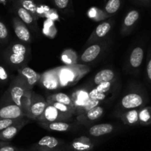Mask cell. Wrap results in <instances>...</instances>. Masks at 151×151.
<instances>
[{"instance_id": "cell-1", "label": "cell", "mask_w": 151, "mask_h": 151, "mask_svg": "<svg viewBox=\"0 0 151 151\" xmlns=\"http://www.w3.org/2000/svg\"><path fill=\"white\" fill-rule=\"evenodd\" d=\"M32 93L33 88H31L25 80L19 75L10 82L9 88L1 97V104L14 103L24 111L27 116L30 105Z\"/></svg>"}, {"instance_id": "cell-2", "label": "cell", "mask_w": 151, "mask_h": 151, "mask_svg": "<svg viewBox=\"0 0 151 151\" xmlns=\"http://www.w3.org/2000/svg\"><path fill=\"white\" fill-rule=\"evenodd\" d=\"M30 55V49L25 43L13 42L2 52L3 60L10 67L18 70L25 66Z\"/></svg>"}, {"instance_id": "cell-3", "label": "cell", "mask_w": 151, "mask_h": 151, "mask_svg": "<svg viewBox=\"0 0 151 151\" xmlns=\"http://www.w3.org/2000/svg\"><path fill=\"white\" fill-rule=\"evenodd\" d=\"M148 102L149 97L144 87L141 84H136L120 100L118 106L120 116L128 110L144 107Z\"/></svg>"}, {"instance_id": "cell-4", "label": "cell", "mask_w": 151, "mask_h": 151, "mask_svg": "<svg viewBox=\"0 0 151 151\" xmlns=\"http://www.w3.org/2000/svg\"><path fill=\"white\" fill-rule=\"evenodd\" d=\"M60 88L70 86L78 82L88 72L89 68L84 65L76 64L56 68Z\"/></svg>"}, {"instance_id": "cell-5", "label": "cell", "mask_w": 151, "mask_h": 151, "mask_svg": "<svg viewBox=\"0 0 151 151\" xmlns=\"http://www.w3.org/2000/svg\"><path fill=\"white\" fill-rule=\"evenodd\" d=\"M106 41L105 39L101 40L86 47L81 55L78 58L77 64L86 66L98 60L107 48L108 44Z\"/></svg>"}, {"instance_id": "cell-6", "label": "cell", "mask_w": 151, "mask_h": 151, "mask_svg": "<svg viewBox=\"0 0 151 151\" xmlns=\"http://www.w3.org/2000/svg\"><path fill=\"white\" fill-rule=\"evenodd\" d=\"M47 106V100L37 93L33 91L30 98V105L27 113V117L38 121Z\"/></svg>"}, {"instance_id": "cell-7", "label": "cell", "mask_w": 151, "mask_h": 151, "mask_svg": "<svg viewBox=\"0 0 151 151\" xmlns=\"http://www.w3.org/2000/svg\"><path fill=\"white\" fill-rule=\"evenodd\" d=\"M114 24V21L113 20H107L102 22V23L99 24L96 29L93 31L91 33L90 36L87 39V42H86L84 47L87 46L88 47L90 44H93L95 42L101 41V40L105 39V37L109 33L110 31L113 28V26Z\"/></svg>"}, {"instance_id": "cell-8", "label": "cell", "mask_w": 151, "mask_h": 151, "mask_svg": "<svg viewBox=\"0 0 151 151\" xmlns=\"http://www.w3.org/2000/svg\"><path fill=\"white\" fill-rule=\"evenodd\" d=\"M71 117L72 116L62 113L51 104L47 103L45 110L37 122H66V121H69L70 119H71Z\"/></svg>"}, {"instance_id": "cell-9", "label": "cell", "mask_w": 151, "mask_h": 151, "mask_svg": "<svg viewBox=\"0 0 151 151\" xmlns=\"http://www.w3.org/2000/svg\"><path fill=\"white\" fill-rule=\"evenodd\" d=\"M38 83L44 88L47 90H56L60 88L59 78L56 68L46 71L40 75Z\"/></svg>"}, {"instance_id": "cell-10", "label": "cell", "mask_w": 151, "mask_h": 151, "mask_svg": "<svg viewBox=\"0 0 151 151\" xmlns=\"http://www.w3.org/2000/svg\"><path fill=\"white\" fill-rule=\"evenodd\" d=\"M90 89L88 88H80L76 90L71 96V100L76 109V115L78 116L81 114V111L90 100L89 96Z\"/></svg>"}, {"instance_id": "cell-11", "label": "cell", "mask_w": 151, "mask_h": 151, "mask_svg": "<svg viewBox=\"0 0 151 151\" xmlns=\"http://www.w3.org/2000/svg\"><path fill=\"white\" fill-rule=\"evenodd\" d=\"M27 117L24 111L14 103L1 104L0 106V119H20Z\"/></svg>"}, {"instance_id": "cell-12", "label": "cell", "mask_w": 151, "mask_h": 151, "mask_svg": "<svg viewBox=\"0 0 151 151\" xmlns=\"http://www.w3.org/2000/svg\"><path fill=\"white\" fill-rule=\"evenodd\" d=\"M30 119L28 117H25L23 119L18 121L16 123L7 127L4 130L0 132V141L8 142L9 141L13 139L18 134L22 128L25 126Z\"/></svg>"}, {"instance_id": "cell-13", "label": "cell", "mask_w": 151, "mask_h": 151, "mask_svg": "<svg viewBox=\"0 0 151 151\" xmlns=\"http://www.w3.org/2000/svg\"><path fill=\"white\" fill-rule=\"evenodd\" d=\"M62 144V140L50 136H45L33 145L31 149L33 151H56Z\"/></svg>"}, {"instance_id": "cell-14", "label": "cell", "mask_w": 151, "mask_h": 151, "mask_svg": "<svg viewBox=\"0 0 151 151\" xmlns=\"http://www.w3.org/2000/svg\"><path fill=\"white\" fill-rule=\"evenodd\" d=\"M144 49L142 45H138L132 50L128 58V66L133 72H137L143 63Z\"/></svg>"}, {"instance_id": "cell-15", "label": "cell", "mask_w": 151, "mask_h": 151, "mask_svg": "<svg viewBox=\"0 0 151 151\" xmlns=\"http://www.w3.org/2000/svg\"><path fill=\"white\" fill-rule=\"evenodd\" d=\"M13 26L14 32L18 39L25 44H30L32 41L30 31L26 24L18 17L13 19Z\"/></svg>"}, {"instance_id": "cell-16", "label": "cell", "mask_w": 151, "mask_h": 151, "mask_svg": "<svg viewBox=\"0 0 151 151\" xmlns=\"http://www.w3.org/2000/svg\"><path fill=\"white\" fill-rule=\"evenodd\" d=\"M104 114V108L101 106H98L85 113L77 116V121L81 125L89 126L94 122L102 117Z\"/></svg>"}, {"instance_id": "cell-17", "label": "cell", "mask_w": 151, "mask_h": 151, "mask_svg": "<svg viewBox=\"0 0 151 151\" xmlns=\"http://www.w3.org/2000/svg\"><path fill=\"white\" fill-rule=\"evenodd\" d=\"M14 8V11L16 13L17 17L20 19L22 22H23L27 26L29 27L32 30H36L37 29V24H36V18L28 11L25 10V8L19 5L17 2L14 4L13 6Z\"/></svg>"}, {"instance_id": "cell-18", "label": "cell", "mask_w": 151, "mask_h": 151, "mask_svg": "<svg viewBox=\"0 0 151 151\" xmlns=\"http://www.w3.org/2000/svg\"><path fill=\"white\" fill-rule=\"evenodd\" d=\"M140 17V13L138 10H132L127 13L122 22L121 27V34L127 35L133 30V27Z\"/></svg>"}, {"instance_id": "cell-19", "label": "cell", "mask_w": 151, "mask_h": 151, "mask_svg": "<svg viewBox=\"0 0 151 151\" xmlns=\"http://www.w3.org/2000/svg\"><path fill=\"white\" fill-rule=\"evenodd\" d=\"M17 71L19 75L25 80L27 83L31 88H33L34 86L38 83V81H39L41 75L38 74L33 69L28 67V66H23V67L18 69Z\"/></svg>"}, {"instance_id": "cell-20", "label": "cell", "mask_w": 151, "mask_h": 151, "mask_svg": "<svg viewBox=\"0 0 151 151\" xmlns=\"http://www.w3.org/2000/svg\"><path fill=\"white\" fill-rule=\"evenodd\" d=\"M117 76L115 72L110 69H105L98 72L93 78V83L95 86L104 83L110 82L116 80Z\"/></svg>"}, {"instance_id": "cell-21", "label": "cell", "mask_w": 151, "mask_h": 151, "mask_svg": "<svg viewBox=\"0 0 151 151\" xmlns=\"http://www.w3.org/2000/svg\"><path fill=\"white\" fill-rule=\"evenodd\" d=\"M114 126L111 123H102L91 125L88 128V134L91 137H99L110 134L113 131Z\"/></svg>"}, {"instance_id": "cell-22", "label": "cell", "mask_w": 151, "mask_h": 151, "mask_svg": "<svg viewBox=\"0 0 151 151\" xmlns=\"http://www.w3.org/2000/svg\"><path fill=\"white\" fill-rule=\"evenodd\" d=\"M38 125L47 131H58V132H65L70 130L71 125L67 122H38Z\"/></svg>"}, {"instance_id": "cell-23", "label": "cell", "mask_w": 151, "mask_h": 151, "mask_svg": "<svg viewBox=\"0 0 151 151\" xmlns=\"http://www.w3.org/2000/svg\"><path fill=\"white\" fill-rule=\"evenodd\" d=\"M71 147L75 151H90L94 147V144L87 137H79L71 143Z\"/></svg>"}, {"instance_id": "cell-24", "label": "cell", "mask_w": 151, "mask_h": 151, "mask_svg": "<svg viewBox=\"0 0 151 151\" xmlns=\"http://www.w3.org/2000/svg\"><path fill=\"white\" fill-rule=\"evenodd\" d=\"M139 109H135L124 112L120 116L123 123L129 126L139 125Z\"/></svg>"}, {"instance_id": "cell-25", "label": "cell", "mask_w": 151, "mask_h": 151, "mask_svg": "<svg viewBox=\"0 0 151 151\" xmlns=\"http://www.w3.org/2000/svg\"><path fill=\"white\" fill-rule=\"evenodd\" d=\"M47 100L62 103V104L70 106V107H71L76 111L73 103L72 100H71V97L68 96V94H65V93H56V94H52V95L47 97Z\"/></svg>"}, {"instance_id": "cell-26", "label": "cell", "mask_w": 151, "mask_h": 151, "mask_svg": "<svg viewBox=\"0 0 151 151\" xmlns=\"http://www.w3.org/2000/svg\"><path fill=\"white\" fill-rule=\"evenodd\" d=\"M139 125L143 126L151 125V106H144L139 109Z\"/></svg>"}, {"instance_id": "cell-27", "label": "cell", "mask_w": 151, "mask_h": 151, "mask_svg": "<svg viewBox=\"0 0 151 151\" xmlns=\"http://www.w3.org/2000/svg\"><path fill=\"white\" fill-rule=\"evenodd\" d=\"M61 60L66 66H72L77 64L78 57L73 50H66L61 55Z\"/></svg>"}, {"instance_id": "cell-28", "label": "cell", "mask_w": 151, "mask_h": 151, "mask_svg": "<svg viewBox=\"0 0 151 151\" xmlns=\"http://www.w3.org/2000/svg\"><path fill=\"white\" fill-rule=\"evenodd\" d=\"M16 2L19 4L20 6H22L23 8H25V10H27L28 11H29L34 17L36 18V19H38V8H37V5L35 3V1L33 0H17Z\"/></svg>"}, {"instance_id": "cell-29", "label": "cell", "mask_w": 151, "mask_h": 151, "mask_svg": "<svg viewBox=\"0 0 151 151\" xmlns=\"http://www.w3.org/2000/svg\"><path fill=\"white\" fill-rule=\"evenodd\" d=\"M87 16H89V18L95 21H97V22L104 20L110 16L105 11L99 8H96V7H91L87 11Z\"/></svg>"}, {"instance_id": "cell-30", "label": "cell", "mask_w": 151, "mask_h": 151, "mask_svg": "<svg viewBox=\"0 0 151 151\" xmlns=\"http://www.w3.org/2000/svg\"><path fill=\"white\" fill-rule=\"evenodd\" d=\"M121 6V0H108L105 6V12L108 15L111 16L116 13Z\"/></svg>"}, {"instance_id": "cell-31", "label": "cell", "mask_w": 151, "mask_h": 151, "mask_svg": "<svg viewBox=\"0 0 151 151\" xmlns=\"http://www.w3.org/2000/svg\"><path fill=\"white\" fill-rule=\"evenodd\" d=\"M115 83H116V80L113 81H110V82L104 83L100 84V85L96 86L94 88L99 92L107 94H111V91L113 89Z\"/></svg>"}, {"instance_id": "cell-32", "label": "cell", "mask_w": 151, "mask_h": 151, "mask_svg": "<svg viewBox=\"0 0 151 151\" xmlns=\"http://www.w3.org/2000/svg\"><path fill=\"white\" fill-rule=\"evenodd\" d=\"M110 94H104V93L99 92L95 88H92L90 89L89 91V96H90V99L93 100H97V101L102 102L105 100H107L109 98V96Z\"/></svg>"}, {"instance_id": "cell-33", "label": "cell", "mask_w": 151, "mask_h": 151, "mask_svg": "<svg viewBox=\"0 0 151 151\" xmlns=\"http://www.w3.org/2000/svg\"><path fill=\"white\" fill-rule=\"evenodd\" d=\"M145 75H146V80L148 85L151 86V47L149 50V51H148Z\"/></svg>"}, {"instance_id": "cell-34", "label": "cell", "mask_w": 151, "mask_h": 151, "mask_svg": "<svg viewBox=\"0 0 151 151\" xmlns=\"http://www.w3.org/2000/svg\"><path fill=\"white\" fill-rule=\"evenodd\" d=\"M9 32L6 25L0 20V43H5L8 41Z\"/></svg>"}, {"instance_id": "cell-35", "label": "cell", "mask_w": 151, "mask_h": 151, "mask_svg": "<svg viewBox=\"0 0 151 151\" xmlns=\"http://www.w3.org/2000/svg\"><path fill=\"white\" fill-rule=\"evenodd\" d=\"M20 119H0V132L7 128V127L16 123Z\"/></svg>"}, {"instance_id": "cell-36", "label": "cell", "mask_w": 151, "mask_h": 151, "mask_svg": "<svg viewBox=\"0 0 151 151\" xmlns=\"http://www.w3.org/2000/svg\"><path fill=\"white\" fill-rule=\"evenodd\" d=\"M9 80V75L7 69L0 64V83H6Z\"/></svg>"}, {"instance_id": "cell-37", "label": "cell", "mask_w": 151, "mask_h": 151, "mask_svg": "<svg viewBox=\"0 0 151 151\" xmlns=\"http://www.w3.org/2000/svg\"><path fill=\"white\" fill-rule=\"evenodd\" d=\"M18 148L8 142L0 141V151H18Z\"/></svg>"}, {"instance_id": "cell-38", "label": "cell", "mask_w": 151, "mask_h": 151, "mask_svg": "<svg viewBox=\"0 0 151 151\" xmlns=\"http://www.w3.org/2000/svg\"><path fill=\"white\" fill-rule=\"evenodd\" d=\"M54 1V4L58 8L61 9V10H63L65 9L69 4L70 0H53Z\"/></svg>"}, {"instance_id": "cell-39", "label": "cell", "mask_w": 151, "mask_h": 151, "mask_svg": "<svg viewBox=\"0 0 151 151\" xmlns=\"http://www.w3.org/2000/svg\"><path fill=\"white\" fill-rule=\"evenodd\" d=\"M151 2V0H141L140 3L143 4H149Z\"/></svg>"}, {"instance_id": "cell-40", "label": "cell", "mask_w": 151, "mask_h": 151, "mask_svg": "<svg viewBox=\"0 0 151 151\" xmlns=\"http://www.w3.org/2000/svg\"><path fill=\"white\" fill-rule=\"evenodd\" d=\"M135 1H139V2H140V1H141V0H135Z\"/></svg>"}, {"instance_id": "cell-41", "label": "cell", "mask_w": 151, "mask_h": 151, "mask_svg": "<svg viewBox=\"0 0 151 151\" xmlns=\"http://www.w3.org/2000/svg\"><path fill=\"white\" fill-rule=\"evenodd\" d=\"M56 151H58V150H56Z\"/></svg>"}]
</instances>
